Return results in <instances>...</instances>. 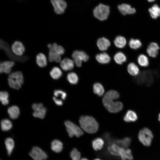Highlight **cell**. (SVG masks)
Instances as JSON below:
<instances>
[{
	"label": "cell",
	"mask_w": 160,
	"mask_h": 160,
	"mask_svg": "<svg viewBox=\"0 0 160 160\" xmlns=\"http://www.w3.org/2000/svg\"><path fill=\"white\" fill-rule=\"evenodd\" d=\"M160 49V47L158 43L153 41L151 42L148 45L146 51L150 57L155 58L158 56Z\"/></svg>",
	"instance_id": "10"
},
{
	"label": "cell",
	"mask_w": 160,
	"mask_h": 160,
	"mask_svg": "<svg viewBox=\"0 0 160 160\" xmlns=\"http://www.w3.org/2000/svg\"><path fill=\"white\" fill-rule=\"evenodd\" d=\"M154 74L150 70L143 71L134 79L135 83L139 85L149 86L154 81Z\"/></svg>",
	"instance_id": "3"
},
{
	"label": "cell",
	"mask_w": 160,
	"mask_h": 160,
	"mask_svg": "<svg viewBox=\"0 0 160 160\" xmlns=\"http://www.w3.org/2000/svg\"><path fill=\"white\" fill-rule=\"evenodd\" d=\"M127 69L129 74L133 76H137L140 73L138 66L133 62H131L128 64Z\"/></svg>",
	"instance_id": "19"
},
{
	"label": "cell",
	"mask_w": 160,
	"mask_h": 160,
	"mask_svg": "<svg viewBox=\"0 0 160 160\" xmlns=\"http://www.w3.org/2000/svg\"><path fill=\"white\" fill-rule=\"evenodd\" d=\"M9 95L6 91H1L0 93V100L4 105H6L9 103L8 99Z\"/></svg>",
	"instance_id": "40"
},
{
	"label": "cell",
	"mask_w": 160,
	"mask_h": 160,
	"mask_svg": "<svg viewBox=\"0 0 160 160\" xmlns=\"http://www.w3.org/2000/svg\"><path fill=\"white\" fill-rule=\"evenodd\" d=\"M137 119V116L136 113L131 110L128 111L123 118L124 121L127 122L135 121Z\"/></svg>",
	"instance_id": "26"
},
{
	"label": "cell",
	"mask_w": 160,
	"mask_h": 160,
	"mask_svg": "<svg viewBox=\"0 0 160 160\" xmlns=\"http://www.w3.org/2000/svg\"><path fill=\"white\" fill-rule=\"evenodd\" d=\"M121 148V147L113 143L108 146L107 150L109 153L112 155L119 156Z\"/></svg>",
	"instance_id": "21"
},
{
	"label": "cell",
	"mask_w": 160,
	"mask_h": 160,
	"mask_svg": "<svg viewBox=\"0 0 160 160\" xmlns=\"http://www.w3.org/2000/svg\"><path fill=\"white\" fill-rule=\"evenodd\" d=\"M11 49L13 53L17 56H21L25 51V48L23 44L21 41H17L12 44Z\"/></svg>",
	"instance_id": "12"
},
{
	"label": "cell",
	"mask_w": 160,
	"mask_h": 160,
	"mask_svg": "<svg viewBox=\"0 0 160 160\" xmlns=\"http://www.w3.org/2000/svg\"><path fill=\"white\" fill-rule=\"evenodd\" d=\"M14 62L12 61H7L1 62L0 65L1 73H9L11 68L15 65Z\"/></svg>",
	"instance_id": "16"
},
{
	"label": "cell",
	"mask_w": 160,
	"mask_h": 160,
	"mask_svg": "<svg viewBox=\"0 0 160 160\" xmlns=\"http://www.w3.org/2000/svg\"><path fill=\"white\" fill-rule=\"evenodd\" d=\"M72 56L74 63L78 67L81 66L83 61L86 62L89 59L88 55L85 52L79 50L74 51Z\"/></svg>",
	"instance_id": "7"
},
{
	"label": "cell",
	"mask_w": 160,
	"mask_h": 160,
	"mask_svg": "<svg viewBox=\"0 0 160 160\" xmlns=\"http://www.w3.org/2000/svg\"><path fill=\"white\" fill-rule=\"evenodd\" d=\"M153 137L152 132L147 128H144L141 129L138 135L139 141L144 145L146 146L150 145Z\"/></svg>",
	"instance_id": "5"
},
{
	"label": "cell",
	"mask_w": 160,
	"mask_h": 160,
	"mask_svg": "<svg viewBox=\"0 0 160 160\" xmlns=\"http://www.w3.org/2000/svg\"><path fill=\"white\" fill-rule=\"evenodd\" d=\"M114 59L116 63L119 65H121L126 61L127 57L124 53L119 52L115 54L114 57Z\"/></svg>",
	"instance_id": "33"
},
{
	"label": "cell",
	"mask_w": 160,
	"mask_h": 160,
	"mask_svg": "<svg viewBox=\"0 0 160 160\" xmlns=\"http://www.w3.org/2000/svg\"><path fill=\"white\" fill-rule=\"evenodd\" d=\"M110 12L109 6L100 4L96 6L93 10L94 16L99 20L103 21L108 18Z\"/></svg>",
	"instance_id": "4"
},
{
	"label": "cell",
	"mask_w": 160,
	"mask_h": 160,
	"mask_svg": "<svg viewBox=\"0 0 160 160\" xmlns=\"http://www.w3.org/2000/svg\"><path fill=\"white\" fill-rule=\"evenodd\" d=\"M51 148L53 151L57 153H59L61 152L63 149V144L60 140L55 139L52 141Z\"/></svg>",
	"instance_id": "25"
},
{
	"label": "cell",
	"mask_w": 160,
	"mask_h": 160,
	"mask_svg": "<svg viewBox=\"0 0 160 160\" xmlns=\"http://www.w3.org/2000/svg\"><path fill=\"white\" fill-rule=\"evenodd\" d=\"M128 45L130 49L132 50H136L142 47V43L139 39L132 38L129 39Z\"/></svg>",
	"instance_id": "22"
},
{
	"label": "cell",
	"mask_w": 160,
	"mask_h": 160,
	"mask_svg": "<svg viewBox=\"0 0 160 160\" xmlns=\"http://www.w3.org/2000/svg\"><path fill=\"white\" fill-rule=\"evenodd\" d=\"M70 156L72 160H80L81 159V153L76 148H74L72 150Z\"/></svg>",
	"instance_id": "41"
},
{
	"label": "cell",
	"mask_w": 160,
	"mask_h": 160,
	"mask_svg": "<svg viewBox=\"0 0 160 160\" xmlns=\"http://www.w3.org/2000/svg\"><path fill=\"white\" fill-rule=\"evenodd\" d=\"M53 99L55 103L57 105L61 106L63 105V103L62 100L57 99L55 97H53Z\"/></svg>",
	"instance_id": "44"
},
{
	"label": "cell",
	"mask_w": 160,
	"mask_h": 160,
	"mask_svg": "<svg viewBox=\"0 0 160 160\" xmlns=\"http://www.w3.org/2000/svg\"><path fill=\"white\" fill-rule=\"evenodd\" d=\"M9 77L15 79L23 84L24 79L22 73L20 71H17L12 73L9 75Z\"/></svg>",
	"instance_id": "38"
},
{
	"label": "cell",
	"mask_w": 160,
	"mask_h": 160,
	"mask_svg": "<svg viewBox=\"0 0 160 160\" xmlns=\"http://www.w3.org/2000/svg\"><path fill=\"white\" fill-rule=\"evenodd\" d=\"M114 43L115 46L119 48H123L126 45L127 41L126 39L123 36H118L115 38Z\"/></svg>",
	"instance_id": "29"
},
{
	"label": "cell",
	"mask_w": 160,
	"mask_h": 160,
	"mask_svg": "<svg viewBox=\"0 0 160 160\" xmlns=\"http://www.w3.org/2000/svg\"><path fill=\"white\" fill-rule=\"evenodd\" d=\"M104 144V140L100 137L95 139L92 142V147L96 151L101 149L103 146Z\"/></svg>",
	"instance_id": "30"
},
{
	"label": "cell",
	"mask_w": 160,
	"mask_h": 160,
	"mask_svg": "<svg viewBox=\"0 0 160 160\" xmlns=\"http://www.w3.org/2000/svg\"><path fill=\"white\" fill-rule=\"evenodd\" d=\"M67 79L68 82L72 84H76L79 81V78L77 75L73 72L68 73L67 76Z\"/></svg>",
	"instance_id": "36"
},
{
	"label": "cell",
	"mask_w": 160,
	"mask_h": 160,
	"mask_svg": "<svg viewBox=\"0 0 160 160\" xmlns=\"http://www.w3.org/2000/svg\"><path fill=\"white\" fill-rule=\"evenodd\" d=\"M119 156L122 160H132L133 159L131 150L121 147Z\"/></svg>",
	"instance_id": "24"
},
{
	"label": "cell",
	"mask_w": 160,
	"mask_h": 160,
	"mask_svg": "<svg viewBox=\"0 0 160 160\" xmlns=\"http://www.w3.org/2000/svg\"><path fill=\"white\" fill-rule=\"evenodd\" d=\"M93 89L94 93L99 96H102L105 91L103 86L100 83L98 82L94 84Z\"/></svg>",
	"instance_id": "34"
},
{
	"label": "cell",
	"mask_w": 160,
	"mask_h": 160,
	"mask_svg": "<svg viewBox=\"0 0 160 160\" xmlns=\"http://www.w3.org/2000/svg\"><path fill=\"white\" fill-rule=\"evenodd\" d=\"M64 124L69 137H72L75 136L79 137L83 134L81 129L72 122L67 120L65 121Z\"/></svg>",
	"instance_id": "6"
},
{
	"label": "cell",
	"mask_w": 160,
	"mask_h": 160,
	"mask_svg": "<svg viewBox=\"0 0 160 160\" xmlns=\"http://www.w3.org/2000/svg\"><path fill=\"white\" fill-rule=\"evenodd\" d=\"M8 81L9 86L12 88L19 89L21 87L22 84L15 79L9 77Z\"/></svg>",
	"instance_id": "39"
},
{
	"label": "cell",
	"mask_w": 160,
	"mask_h": 160,
	"mask_svg": "<svg viewBox=\"0 0 160 160\" xmlns=\"http://www.w3.org/2000/svg\"><path fill=\"white\" fill-rule=\"evenodd\" d=\"M159 120L160 122V113L159 114Z\"/></svg>",
	"instance_id": "47"
},
{
	"label": "cell",
	"mask_w": 160,
	"mask_h": 160,
	"mask_svg": "<svg viewBox=\"0 0 160 160\" xmlns=\"http://www.w3.org/2000/svg\"><path fill=\"white\" fill-rule=\"evenodd\" d=\"M54 11L57 14L60 15L63 13L66 9L67 5L64 0H51Z\"/></svg>",
	"instance_id": "11"
},
{
	"label": "cell",
	"mask_w": 160,
	"mask_h": 160,
	"mask_svg": "<svg viewBox=\"0 0 160 160\" xmlns=\"http://www.w3.org/2000/svg\"><path fill=\"white\" fill-rule=\"evenodd\" d=\"M54 94L56 97H60L63 100H65L67 97V94L66 92L60 89L55 90Z\"/></svg>",
	"instance_id": "43"
},
{
	"label": "cell",
	"mask_w": 160,
	"mask_h": 160,
	"mask_svg": "<svg viewBox=\"0 0 160 160\" xmlns=\"http://www.w3.org/2000/svg\"><path fill=\"white\" fill-rule=\"evenodd\" d=\"M7 112L10 117L12 119L17 118L20 113L19 109L16 105H12L9 108Z\"/></svg>",
	"instance_id": "27"
},
{
	"label": "cell",
	"mask_w": 160,
	"mask_h": 160,
	"mask_svg": "<svg viewBox=\"0 0 160 160\" xmlns=\"http://www.w3.org/2000/svg\"><path fill=\"white\" fill-rule=\"evenodd\" d=\"M1 126L2 130L7 131L11 129L12 127V124L9 120L5 119L2 120L1 121Z\"/></svg>",
	"instance_id": "37"
},
{
	"label": "cell",
	"mask_w": 160,
	"mask_h": 160,
	"mask_svg": "<svg viewBox=\"0 0 160 160\" xmlns=\"http://www.w3.org/2000/svg\"><path fill=\"white\" fill-rule=\"evenodd\" d=\"M36 62L38 66L41 68L44 67L47 65V57L42 53H39L36 55Z\"/></svg>",
	"instance_id": "23"
},
{
	"label": "cell",
	"mask_w": 160,
	"mask_h": 160,
	"mask_svg": "<svg viewBox=\"0 0 160 160\" xmlns=\"http://www.w3.org/2000/svg\"><path fill=\"white\" fill-rule=\"evenodd\" d=\"M50 75L52 78L58 79L62 75V72L60 69L58 67H53L50 72Z\"/></svg>",
	"instance_id": "35"
},
{
	"label": "cell",
	"mask_w": 160,
	"mask_h": 160,
	"mask_svg": "<svg viewBox=\"0 0 160 160\" xmlns=\"http://www.w3.org/2000/svg\"><path fill=\"white\" fill-rule=\"evenodd\" d=\"M97 44L99 49L102 51L106 50L110 46V41L105 37H102L98 39Z\"/></svg>",
	"instance_id": "18"
},
{
	"label": "cell",
	"mask_w": 160,
	"mask_h": 160,
	"mask_svg": "<svg viewBox=\"0 0 160 160\" xmlns=\"http://www.w3.org/2000/svg\"><path fill=\"white\" fill-rule=\"evenodd\" d=\"M80 160H88L86 158H82Z\"/></svg>",
	"instance_id": "45"
},
{
	"label": "cell",
	"mask_w": 160,
	"mask_h": 160,
	"mask_svg": "<svg viewBox=\"0 0 160 160\" xmlns=\"http://www.w3.org/2000/svg\"><path fill=\"white\" fill-rule=\"evenodd\" d=\"M155 0H148V1L149 2H152L154 1Z\"/></svg>",
	"instance_id": "46"
},
{
	"label": "cell",
	"mask_w": 160,
	"mask_h": 160,
	"mask_svg": "<svg viewBox=\"0 0 160 160\" xmlns=\"http://www.w3.org/2000/svg\"><path fill=\"white\" fill-rule=\"evenodd\" d=\"M131 142L130 139L129 137H125L121 139L114 140L110 139L109 141V145L115 143L118 145L125 148H127L129 146Z\"/></svg>",
	"instance_id": "14"
},
{
	"label": "cell",
	"mask_w": 160,
	"mask_h": 160,
	"mask_svg": "<svg viewBox=\"0 0 160 160\" xmlns=\"http://www.w3.org/2000/svg\"><path fill=\"white\" fill-rule=\"evenodd\" d=\"M97 60L101 64L108 63L111 60V58L107 53L103 52L97 54L96 57Z\"/></svg>",
	"instance_id": "28"
},
{
	"label": "cell",
	"mask_w": 160,
	"mask_h": 160,
	"mask_svg": "<svg viewBox=\"0 0 160 160\" xmlns=\"http://www.w3.org/2000/svg\"><path fill=\"white\" fill-rule=\"evenodd\" d=\"M120 95L117 91L111 90L108 91L103 99V103L106 109L111 113H117L121 111L123 105L120 101H115Z\"/></svg>",
	"instance_id": "1"
},
{
	"label": "cell",
	"mask_w": 160,
	"mask_h": 160,
	"mask_svg": "<svg viewBox=\"0 0 160 160\" xmlns=\"http://www.w3.org/2000/svg\"><path fill=\"white\" fill-rule=\"evenodd\" d=\"M118 8L120 12L123 15L133 14L136 12L135 9L127 4H122L119 5Z\"/></svg>",
	"instance_id": "15"
},
{
	"label": "cell",
	"mask_w": 160,
	"mask_h": 160,
	"mask_svg": "<svg viewBox=\"0 0 160 160\" xmlns=\"http://www.w3.org/2000/svg\"><path fill=\"white\" fill-rule=\"evenodd\" d=\"M52 45L53 49L57 54L61 55L64 54L65 49L62 46L58 45L55 43H54Z\"/></svg>",
	"instance_id": "42"
},
{
	"label": "cell",
	"mask_w": 160,
	"mask_h": 160,
	"mask_svg": "<svg viewBox=\"0 0 160 160\" xmlns=\"http://www.w3.org/2000/svg\"><path fill=\"white\" fill-rule=\"evenodd\" d=\"M79 123L81 128L89 133H95L98 129V123L93 117L90 116H81L79 119Z\"/></svg>",
	"instance_id": "2"
},
{
	"label": "cell",
	"mask_w": 160,
	"mask_h": 160,
	"mask_svg": "<svg viewBox=\"0 0 160 160\" xmlns=\"http://www.w3.org/2000/svg\"><path fill=\"white\" fill-rule=\"evenodd\" d=\"M93 160H102L98 158H96V159H95Z\"/></svg>",
	"instance_id": "48"
},
{
	"label": "cell",
	"mask_w": 160,
	"mask_h": 160,
	"mask_svg": "<svg viewBox=\"0 0 160 160\" xmlns=\"http://www.w3.org/2000/svg\"><path fill=\"white\" fill-rule=\"evenodd\" d=\"M32 108L34 110L33 113V116L41 119L44 118L47 109L44 107L42 103H33L32 105Z\"/></svg>",
	"instance_id": "9"
},
{
	"label": "cell",
	"mask_w": 160,
	"mask_h": 160,
	"mask_svg": "<svg viewBox=\"0 0 160 160\" xmlns=\"http://www.w3.org/2000/svg\"><path fill=\"white\" fill-rule=\"evenodd\" d=\"M47 47L49 49L48 59L50 62H55L59 63L61 61V55L57 54L54 50L52 45L51 44L47 45Z\"/></svg>",
	"instance_id": "13"
},
{
	"label": "cell",
	"mask_w": 160,
	"mask_h": 160,
	"mask_svg": "<svg viewBox=\"0 0 160 160\" xmlns=\"http://www.w3.org/2000/svg\"><path fill=\"white\" fill-rule=\"evenodd\" d=\"M137 60L138 65L141 67H146L149 65V58L146 55L144 54H139L137 56Z\"/></svg>",
	"instance_id": "20"
},
{
	"label": "cell",
	"mask_w": 160,
	"mask_h": 160,
	"mask_svg": "<svg viewBox=\"0 0 160 160\" xmlns=\"http://www.w3.org/2000/svg\"><path fill=\"white\" fill-rule=\"evenodd\" d=\"M150 16L153 19H156L160 16V7L156 4L148 9Z\"/></svg>",
	"instance_id": "31"
},
{
	"label": "cell",
	"mask_w": 160,
	"mask_h": 160,
	"mask_svg": "<svg viewBox=\"0 0 160 160\" xmlns=\"http://www.w3.org/2000/svg\"><path fill=\"white\" fill-rule=\"evenodd\" d=\"M74 63L73 60L68 58H65L61 60L60 66L63 70L68 71L72 70L74 66Z\"/></svg>",
	"instance_id": "17"
},
{
	"label": "cell",
	"mask_w": 160,
	"mask_h": 160,
	"mask_svg": "<svg viewBox=\"0 0 160 160\" xmlns=\"http://www.w3.org/2000/svg\"><path fill=\"white\" fill-rule=\"evenodd\" d=\"M29 154L34 160H45L48 157L45 152L37 146L33 147Z\"/></svg>",
	"instance_id": "8"
},
{
	"label": "cell",
	"mask_w": 160,
	"mask_h": 160,
	"mask_svg": "<svg viewBox=\"0 0 160 160\" xmlns=\"http://www.w3.org/2000/svg\"><path fill=\"white\" fill-rule=\"evenodd\" d=\"M5 144L7 154L8 155H10L14 148V140L12 138L8 137L5 140Z\"/></svg>",
	"instance_id": "32"
}]
</instances>
